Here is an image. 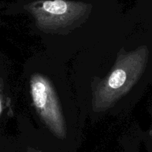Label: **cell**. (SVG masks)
I'll return each instance as SVG.
<instances>
[{
	"label": "cell",
	"mask_w": 152,
	"mask_h": 152,
	"mask_svg": "<svg viewBox=\"0 0 152 152\" xmlns=\"http://www.w3.org/2000/svg\"><path fill=\"white\" fill-rule=\"evenodd\" d=\"M31 86L34 104L42 117L57 134H63L62 116L49 83L43 77L36 76Z\"/></svg>",
	"instance_id": "obj_1"
},
{
	"label": "cell",
	"mask_w": 152,
	"mask_h": 152,
	"mask_svg": "<svg viewBox=\"0 0 152 152\" xmlns=\"http://www.w3.org/2000/svg\"><path fill=\"white\" fill-rule=\"evenodd\" d=\"M2 112V102H1V98L0 97V114Z\"/></svg>",
	"instance_id": "obj_4"
},
{
	"label": "cell",
	"mask_w": 152,
	"mask_h": 152,
	"mask_svg": "<svg viewBox=\"0 0 152 152\" xmlns=\"http://www.w3.org/2000/svg\"><path fill=\"white\" fill-rule=\"evenodd\" d=\"M28 152H38V151H37L35 150H33V149H29Z\"/></svg>",
	"instance_id": "obj_5"
},
{
	"label": "cell",
	"mask_w": 152,
	"mask_h": 152,
	"mask_svg": "<svg viewBox=\"0 0 152 152\" xmlns=\"http://www.w3.org/2000/svg\"><path fill=\"white\" fill-rule=\"evenodd\" d=\"M129 72L123 67V65L120 66L112 72L111 75L107 80V86L108 90L117 91L120 90L123 86H125L129 80Z\"/></svg>",
	"instance_id": "obj_3"
},
{
	"label": "cell",
	"mask_w": 152,
	"mask_h": 152,
	"mask_svg": "<svg viewBox=\"0 0 152 152\" xmlns=\"http://www.w3.org/2000/svg\"><path fill=\"white\" fill-rule=\"evenodd\" d=\"M81 5L63 0L45 1L35 11L37 21L46 28L65 27L81 13Z\"/></svg>",
	"instance_id": "obj_2"
}]
</instances>
